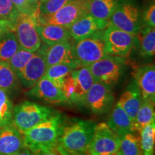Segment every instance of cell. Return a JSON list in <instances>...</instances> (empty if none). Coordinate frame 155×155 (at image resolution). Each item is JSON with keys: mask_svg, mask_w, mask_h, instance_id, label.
<instances>
[{"mask_svg": "<svg viewBox=\"0 0 155 155\" xmlns=\"http://www.w3.org/2000/svg\"><path fill=\"white\" fill-rule=\"evenodd\" d=\"M96 125L92 120L78 118L65 120L55 150L61 155L88 153Z\"/></svg>", "mask_w": 155, "mask_h": 155, "instance_id": "cell-1", "label": "cell"}, {"mask_svg": "<svg viewBox=\"0 0 155 155\" xmlns=\"http://www.w3.org/2000/svg\"><path fill=\"white\" fill-rule=\"evenodd\" d=\"M65 120L63 114L55 111L45 121L25 131L22 134L25 148L35 154L55 150Z\"/></svg>", "mask_w": 155, "mask_h": 155, "instance_id": "cell-2", "label": "cell"}, {"mask_svg": "<svg viewBox=\"0 0 155 155\" xmlns=\"http://www.w3.org/2000/svg\"><path fill=\"white\" fill-rule=\"evenodd\" d=\"M55 112L53 108L48 106L25 101L14 107L12 125L23 134L31 128L45 121Z\"/></svg>", "mask_w": 155, "mask_h": 155, "instance_id": "cell-3", "label": "cell"}, {"mask_svg": "<svg viewBox=\"0 0 155 155\" xmlns=\"http://www.w3.org/2000/svg\"><path fill=\"white\" fill-rule=\"evenodd\" d=\"M109 23L119 30L137 36L141 30V16L138 6L133 0H117Z\"/></svg>", "mask_w": 155, "mask_h": 155, "instance_id": "cell-4", "label": "cell"}, {"mask_svg": "<svg viewBox=\"0 0 155 155\" xmlns=\"http://www.w3.org/2000/svg\"><path fill=\"white\" fill-rule=\"evenodd\" d=\"M39 14H22L19 13L13 25L15 32L19 47L30 52H35L41 45L38 30Z\"/></svg>", "mask_w": 155, "mask_h": 155, "instance_id": "cell-5", "label": "cell"}, {"mask_svg": "<svg viewBox=\"0 0 155 155\" xmlns=\"http://www.w3.org/2000/svg\"><path fill=\"white\" fill-rule=\"evenodd\" d=\"M88 67L96 82L111 87L119 82L121 78L126 63L123 58L108 55Z\"/></svg>", "mask_w": 155, "mask_h": 155, "instance_id": "cell-6", "label": "cell"}, {"mask_svg": "<svg viewBox=\"0 0 155 155\" xmlns=\"http://www.w3.org/2000/svg\"><path fill=\"white\" fill-rule=\"evenodd\" d=\"M102 32L103 30L99 31L88 38L75 41L73 50L80 67L89 66L108 55Z\"/></svg>", "mask_w": 155, "mask_h": 155, "instance_id": "cell-7", "label": "cell"}, {"mask_svg": "<svg viewBox=\"0 0 155 155\" xmlns=\"http://www.w3.org/2000/svg\"><path fill=\"white\" fill-rule=\"evenodd\" d=\"M88 2L89 0H73L52 14H39L38 24L55 25L68 28L81 17L88 14Z\"/></svg>", "mask_w": 155, "mask_h": 155, "instance_id": "cell-8", "label": "cell"}, {"mask_svg": "<svg viewBox=\"0 0 155 155\" xmlns=\"http://www.w3.org/2000/svg\"><path fill=\"white\" fill-rule=\"evenodd\" d=\"M102 37L108 55L125 58L130 54L138 41L136 35L109 25L103 30Z\"/></svg>", "mask_w": 155, "mask_h": 155, "instance_id": "cell-9", "label": "cell"}, {"mask_svg": "<svg viewBox=\"0 0 155 155\" xmlns=\"http://www.w3.org/2000/svg\"><path fill=\"white\" fill-rule=\"evenodd\" d=\"M121 137L104 122L95 127L93 139L89 145V155H112L119 150Z\"/></svg>", "mask_w": 155, "mask_h": 155, "instance_id": "cell-10", "label": "cell"}, {"mask_svg": "<svg viewBox=\"0 0 155 155\" xmlns=\"http://www.w3.org/2000/svg\"><path fill=\"white\" fill-rule=\"evenodd\" d=\"M114 102L111 87L100 82H95L87 93L84 105L98 115L108 113Z\"/></svg>", "mask_w": 155, "mask_h": 155, "instance_id": "cell-11", "label": "cell"}, {"mask_svg": "<svg viewBox=\"0 0 155 155\" xmlns=\"http://www.w3.org/2000/svg\"><path fill=\"white\" fill-rule=\"evenodd\" d=\"M47 46H41L34 52L26 66L17 75L19 81L25 88H30L34 86L45 73L47 65L45 53Z\"/></svg>", "mask_w": 155, "mask_h": 155, "instance_id": "cell-12", "label": "cell"}, {"mask_svg": "<svg viewBox=\"0 0 155 155\" xmlns=\"http://www.w3.org/2000/svg\"><path fill=\"white\" fill-rule=\"evenodd\" d=\"M109 25L108 20L95 18L88 13L71 25L68 30L71 38L75 41H78L99 31L104 30Z\"/></svg>", "mask_w": 155, "mask_h": 155, "instance_id": "cell-13", "label": "cell"}, {"mask_svg": "<svg viewBox=\"0 0 155 155\" xmlns=\"http://www.w3.org/2000/svg\"><path fill=\"white\" fill-rule=\"evenodd\" d=\"M30 97L39 98L50 104H66L67 100L61 88L43 75L28 92Z\"/></svg>", "mask_w": 155, "mask_h": 155, "instance_id": "cell-14", "label": "cell"}, {"mask_svg": "<svg viewBox=\"0 0 155 155\" xmlns=\"http://www.w3.org/2000/svg\"><path fill=\"white\" fill-rule=\"evenodd\" d=\"M45 58L47 68L61 63L75 64L80 68L75 58L73 45L69 40L46 48Z\"/></svg>", "mask_w": 155, "mask_h": 155, "instance_id": "cell-15", "label": "cell"}, {"mask_svg": "<svg viewBox=\"0 0 155 155\" xmlns=\"http://www.w3.org/2000/svg\"><path fill=\"white\" fill-rule=\"evenodd\" d=\"M134 78L140 91L142 99L155 101V66L152 64L139 67Z\"/></svg>", "mask_w": 155, "mask_h": 155, "instance_id": "cell-16", "label": "cell"}, {"mask_svg": "<svg viewBox=\"0 0 155 155\" xmlns=\"http://www.w3.org/2000/svg\"><path fill=\"white\" fill-rule=\"evenodd\" d=\"M24 148L23 135L12 124L0 127V155H12Z\"/></svg>", "mask_w": 155, "mask_h": 155, "instance_id": "cell-17", "label": "cell"}, {"mask_svg": "<svg viewBox=\"0 0 155 155\" xmlns=\"http://www.w3.org/2000/svg\"><path fill=\"white\" fill-rule=\"evenodd\" d=\"M74 80V104L84 105L87 93L95 82L88 66L80 67L72 72Z\"/></svg>", "mask_w": 155, "mask_h": 155, "instance_id": "cell-18", "label": "cell"}, {"mask_svg": "<svg viewBox=\"0 0 155 155\" xmlns=\"http://www.w3.org/2000/svg\"><path fill=\"white\" fill-rule=\"evenodd\" d=\"M141 101H142V96L140 91L135 81H133L122 94L118 104L127 114L133 122L140 107Z\"/></svg>", "mask_w": 155, "mask_h": 155, "instance_id": "cell-19", "label": "cell"}, {"mask_svg": "<svg viewBox=\"0 0 155 155\" xmlns=\"http://www.w3.org/2000/svg\"><path fill=\"white\" fill-rule=\"evenodd\" d=\"M37 30L40 40L48 46L68 41L71 38L68 28L58 25L38 24Z\"/></svg>", "mask_w": 155, "mask_h": 155, "instance_id": "cell-20", "label": "cell"}, {"mask_svg": "<svg viewBox=\"0 0 155 155\" xmlns=\"http://www.w3.org/2000/svg\"><path fill=\"white\" fill-rule=\"evenodd\" d=\"M106 124L120 137L133 131L132 121L118 103L112 110Z\"/></svg>", "mask_w": 155, "mask_h": 155, "instance_id": "cell-21", "label": "cell"}, {"mask_svg": "<svg viewBox=\"0 0 155 155\" xmlns=\"http://www.w3.org/2000/svg\"><path fill=\"white\" fill-rule=\"evenodd\" d=\"M154 102L150 100L142 99L140 107L132 122V131L140 133L146 126L154 122Z\"/></svg>", "mask_w": 155, "mask_h": 155, "instance_id": "cell-22", "label": "cell"}, {"mask_svg": "<svg viewBox=\"0 0 155 155\" xmlns=\"http://www.w3.org/2000/svg\"><path fill=\"white\" fill-rule=\"evenodd\" d=\"M117 0H89L88 14L95 18L109 21Z\"/></svg>", "mask_w": 155, "mask_h": 155, "instance_id": "cell-23", "label": "cell"}, {"mask_svg": "<svg viewBox=\"0 0 155 155\" xmlns=\"http://www.w3.org/2000/svg\"><path fill=\"white\" fill-rule=\"evenodd\" d=\"M19 48L15 32L12 30L5 32L0 37V63L8 62Z\"/></svg>", "mask_w": 155, "mask_h": 155, "instance_id": "cell-24", "label": "cell"}, {"mask_svg": "<svg viewBox=\"0 0 155 155\" xmlns=\"http://www.w3.org/2000/svg\"><path fill=\"white\" fill-rule=\"evenodd\" d=\"M78 68V65L75 64H56L47 68L44 75L50 79L59 88H61L64 78Z\"/></svg>", "mask_w": 155, "mask_h": 155, "instance_id": "cell-25", "label": "cell"}, {"mask_svg": "<svg viewBox=\"0 0 155 155\" xmlns=\"http://www.w3.org/2000/svg\"><path fill=\"white\" fill-rule=\"evenodd\" d=\"M139 38V53L141 57L148 58L154 57L155 54V29L145 27L140 30Z\"/></svg>", "mask_w": 155, "mask_h": 155, "instance_id": "cell-26", "label": "cell"}, {"mask_svg": "<svg viewBox=\"0 0 155 155\" xmlns=\"http://www.w3.org/2000/svg\"><path fill=\"white\" fill-rule=\"evenodd\" d=\"M17 75L7 62L0 63V88L7 93L16 89L18 83Z\"/></svg>", "mask_w": 155, "mask_h": 155, "instance_id": "cell-27", "label": "cell"}, {"mask_svg": "<svg viewBox=\"0 0 155 155\" xmlns=\"http://www.w3.org/2000/svg\"><path fill=\"white\" fill-rule=\"evenodd\" d=\"M140 146L142 155H154L155 142V123L150 124L140 131Z\"/></svg>", "mask_w": 155, "mask_h": 155, "instance_id": "cell-28", "label": "cell"}, {"mask_svg": "<svg viewBox=\"0 0 155 155\" xmlns=\"http://www.w3.org/2000/svg\"><path fill=\"white\" fill-rule=\"evenodd\" d=\"M119 151L123 155H142L138 136L131 131L121 137Z\"/></svg>", "mask_w": 155, "mask_h": 155, "instance_id": "cell-29", "label": "cell"}, {"mask_svg": "<svg viewBox=\"0 0 155 155\" xmlns=\"http://www.w3.org/2000/svg\"><path fill=\"white\" fill-rule=\"evenodd\" d=\"M13 109L7 93L0 88V127L12 124Z\"/></svg>", "mask_w": 155, "mask_h": 155, "instance_id": "cell-30", "label": "cell"}, {"mask_svg": "<svg viewBox=\"0 0 155 155\" xmlns=\"http://www.w3.org/2000/svg\"><path fill=\"white\" fill-rule=\"evenodd\" d=\"M33 54L34 52L28 51V50L19 48L7 63L17 75L26 66Z\"/></svg>", "mask_w": 155, "mask_h": 155, "instance_id": "cell-31", "label": "cell"}, {"mask_svg": "<svg viewBox=\"0 0 155 155\" xmlns=\"http://www.w3.org/2000/svg\"><path fill=\"white\" fill-rule=\"evenodd\" d=\"M19 15V12L15 8L12 0H0V19L9 22L12 30L13 25Z\"/></svg>", "mask_w": 155, "mask_h": 155, "instance_id": "cell-32", "label": "cell"}, {"mask_svg": "<svg viewBox=\"0 0 155 155\" xmlns=\"http://www.w3.org/2000/svg\"><path fill=\"white\" fill-rule=\"evenodd\" d=\"M72 1L73 0H45L40 4L39 14H52Z\"/></svg>", "mask_w": 155, "mask_h": 155, "instance_id": "cell-33", "label": "cell"}, {"mask_svg": "<svg viewBox=\"0 0 155 155\" xmlns=\"http://www.w3.org/2000/svg\"><path fill=\"white\" fill-rule=\"evenodd\" d=\"M61 90L67 100V103L74 104V80L72 73L64 78Z\"/></svg>", "mask_w": 155, "mask_h": 155, "instance_id": "cell-34", "label": "cell"}, {"mask_svg": "<svg viewBox=\"0 0 155 155\" xmlns=\"http://www.w3.org/2000/svg\"><path fill=\"white\" fill-rule=\"evenodd\" d=\"M143 21L146 27L154 28L155 26V4L154 2L147 7L143 14Z\"/></svg>", "mask_w": 155, "mask_h": 155, "instance_id": "cell-35", "label": "cell"}, {"mask_svg": "<svg viewBox=\"0 0 155 155\" xmlns=\"http://www.w3.org/2000/svg\"><path fill=\"white\" fill-rule=\"evenodd\" d=\"M12 1L19 13H22V14L37 13V14H39V12L34 10V9L31 7L28 0H12Z\"/></svg>", "mask_w": 155, "mask_h": 155, "instance_id": "cell-36", "label": "cell"}, {"mask_svg": "<svg viewBox=\"0 0 155 155\" xmlns=\"http://www.w3.org/2000/svg\"><path fill=\"white\" fill-rule=\"evenodd\" d=\"M8 30H12V27L9 22L0 19V37Z\"/></svg>", "mask_w": 155, "mask_h": 155, "instance_id": "cell-37", "label": "cell"}, {"mask_svg": "<svg viewBox=\"0 0 155 155\" xmlns=\"http://www.w3.org/2000/svg\"><path fill=\"white\" fill-rule=\"evenodd\" d=\"M31 7L34 9V10L39 12V7H40V0H28Z\"/></svg>", "mask_w": 155, "mask_h": 155, "instance_id": "cell-38", "label": "cell"}, {"mask_svg": "<svg viewBox=\"0 0 155 155\" xmlns=\"http://www.w3.org/2000/svg\"><path fill=\"white\" fill-rule=\"evenodd\" d=\"M12 155H35L33 152H31L30 150H29L28 149L24 148L19 152L15 153V154H13Z\"/></svg>", "mask_w": 155, "mask_h": 155, "instance_id": "cell-39", "label": "cell"}, {"mask_svg": "<svg viewBox=\"0 0 155 155\" xmlns=\"http://www.w3.org/2000/svg\"><path fill=\"white\" fill-rule=\"evenodd\" d=\"M35 155H61V154H58L56 151L53 150V151H49V152H46L39 153V154H35Z\"/></svg>", "mask_w": 155, "mask_h": 155, "instance_id": "cell-40", "label": "cell"}, {"mask_svg": "<svg viewBox=\"0 0 155 155\" xmlns=\"http://www.w3.org/2000/svg\"><path fill=\"white\" fill-rule=\"evenodd\" d=\"M112 155H123V154H122L121 152L119 150V151H117V152H115V153H114V154H113Z\"/></svg>", "mask_w": 155, "mask_h": 155, "instance_id": "cell-41", "label": "cell"}, {"mask_svg": "<svg viewBox=\"0 0 155 155\" xmlns=\"http://www.w3.org/2000/svg\"><path fill=\"white\" fill-rule=\"evenodd\" d=\"M78 155H89L88 153H84V154H78Z\"/></svg>", "mask_w": 155, "mask_h": 155, "instance_id": "cell-42", "label": "cell"}, {"mask_svg": "<svg viewBox=\"0 0 155 155\" xmlns=\"http://www.w3.org/2000/svg\"><path fill=\"white\" fill-rule=\"evenodd\" d=\"M44 1H45V0H40V2H44Z\"/></svg>", "mask_w": 155, "mask_h": 155, "instance_id": "cell-43", "label": "cell"}]
</instances>
